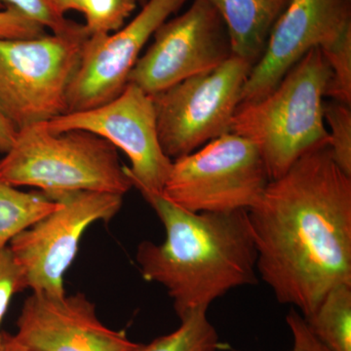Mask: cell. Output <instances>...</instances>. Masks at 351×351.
<instances>
[{"label": "cell", "mask_w": 351, "mask_h": 351, "mask_svg": "<svg viewBox=\"0 0 351 351\" xmlns=\"http://www.w3.org/2000/svg\"><path fill=\"white\" fill-rule=\"evenodd\" d=\"M152 38L127 82L151 96L211 71L232 56L226 25L205 0H193L184 13L166 21Z\"/></svg>", "instance_id": "cell-9"}, {"label": "cell", "mask_w": 351, "mask_h": 351, "mask_svg": "<svg viewBox=\"0 0 351 351\" xmlns=\"http://www.w3.org/2000/svg\"><path fill=\"white\" fill-rule=\"evenodd\" d=\"M270 181L257 147L228 133L173 160L161 195L193 213L248 211Z\"/></svg>", "instance_id": "cell-6"}, {"label": "cell", "mask_w": 351, "mask_h": 351, "mask_svg": "<svg viewBox=\"0 0 351 351\" xmlns=\"http://www.w3.org/2000/svg\"><path fill=\"white\" fill-rule=\"evenodd\" d=\"M286 323L293 339L292 348L289 351H329L314 336L304 316L294 307L289 311Z\"/></svg>", "instance_id": "cell-24"}, {"label": "cell", "mask_w": 351, "mask_h": 351, "mask_svg": "<svg viewBox=\"0 0 351 351\" xmlns=\"http://www.w3.org/2000/svg\"><path fill=\"white\" fill-rule=\"evenodd\" d=\"M16 134H17V130L15 127L7 120L0 110V152L5 154L8 152L13 144Z\"/></svg>", "instance_id": "cell-25"}, {"label": "cell", "mask_w": 351, "mask_h": 351, "mask_svg": "<svg viewBox=\"0 0 351 351\" xmlns=\"http://www.w3.org/2000/svg\"><path fill=\"white\" fill-rule=\"evenodd\" d=\"M2 341H3V338H2V332H0V350H1L2 348Z\"/></svg>", "instance_id": "cell-27"}, {"label": "cell", "mask_w": 351, "mask_h": 351, "mask_svg": "<svg viewBox=\"0 0 351 351\" xmlns=\"http://www.w3.org/2000/svg\"><path fill=\"white\" fill-rule=\"evenodd\" d=\"M252 68L232 55L217 68L152 96L159 143L171 160L230 133Z\"/></svg>", "instance_id": "cell-7"}, {"label": "cell", "mask_w": 351, "mask_h": 351, "mask_svg": "<svg viewBox=\"0 0 351 351\" xmlns=\"http://www.w3.org/2000/svg\"><path fill=\"white\" fill-rule=\"evenodd\" d=\"M55 133L82 129L96 134L121 149L130 160L126 167L133 188L141 195H162L173 160L161 149L156 108L151 95L127 83L113 100L99 107L69 112L46 122Z\"/></svg>", "instance_id": "cell-10"}, {"label": "cell", "mask_w": 351, "mask_h": 351, "mask_svg": "<svg viewBox=\"0 0 351 351\" xmlns=\"http://www.w3.org/2000/svg\"><path fill=\"white\" fill-rule=\"evenodd\" d=\"M145 1H147V0H138V4H140V5H143V4H145Z\"/></svg>", "instance_id": "cell-28"}, {"label": "cell", "mask_w": 351, "mask_h": 351, "mask_svg": "<svg viewBox=\"0 0 351 351\" xmlns=\"http://www.w3.org/2000/svg\"><path fill=\"white\" fill-rule=\"evenodd\" d=\"M15 338L34 351H138L143 343L106 326L86 295L32 292L17 321Z\"/></svg>", "instance_id": "cell-13"}, {"label": "cell", "mask_w": 351, "mask_h": 351, "mask_svg": "<svg viewBox=\"0 0 351 351\" xmlns=\"http://www.w3.org/2000/svg\"><path fill=\"white\" fill-rule=\"evenodd\" d=\"M59 205L43 193H25L0 180V251Z\"/></svg>", "instance_id": "cell-16"}, {"label": "cell", "mask_w": 351, "mask_h": 351, "mask_svg": "<svg viewBox=\"0 0 351 351\" xmlns=\"http://www.w3.org/2000/svg\"><path fill=\"white\" fill-rule=\"evenodd\" d=\"M324 119L329 126L327 147L332 160L351 177V108L338 101L324 104Z\"/></svg>", "instance_id": "cell-20"}, {"label": "cell", "mask_w": 351, "mask_h": 351, "mask_svg": "<svg viewBox=\"0 0 351 351\" xmlns=\"http://www.w3.org/2000/svg\"><path fill=\"white\" fill-rule=\"evenodd\" d=\"M188 1L147 0L140 12L117 31L89 36L69 84V112L90 110L117 98L145 44Z\"/></svg>", "instance_id": "cell-11"}, {"label": "cell", "mask_w": 351, "mask_h": 351, "mask_svg": "<svg viewBox=\"0 0 351 351\" xmlns=\"http://www.w3.org/2000/svg\"><path fill=\"white\" fill-rule=\"evenodd\" d=\"M89 38L66 34L0 38V110L16 130L69 112L68 91Z\"/></svg>", "instance_id": "cell-5"}, {"label": "cell", "mask_w": 351, "mask_h": 351, "mask_svg": "<svg viewBox=\"0 0 351 351\" xmlns=\"http://www.w3.org/2000/svg\"><path fill=\"white\" fill-rule=\"evenodd\" d=\"M350 27V0H290L251 69L239 105L267 96L309 51L332 43Z\"/></svg>", "instance_id": "cell-12"}, {"label": "cell", "mask_w": 351, "mask_h": 351, "mask_svg": "<svg viewBox=\"0 0 351 351\" xmlns=\"http://www.w3.org/2000/svg\"><path fill=\"white\" fill-rule=\"evenodd\" d=\"M2 338L3 341H2V348L0 351H34L20 343L13 335L2 332Z\"/></svg>", "instance_id": "cell-26"}, {"label": "cell", "mask_w": 351, "mask_h": 351, "mask_svg": "<svg viewBox=\"0 0 351 351\" xmlns=\"http://www.w3.org/2000/svg\"><path fill=\"white\" fill-rule=\"evenodd\" d=\"M350 1H351V0H350Z\"/></svg>", "instance_id": "cell-29"}, {"label": "cell", "mask_w": 351, "mask_h": 351, "mask_svg": "<svg viewBox=\"0 0 351 351\" xmlns=\"http://www.w3.org/2000/svg\"><path fill=\"white\" fill-rule=\"evenodd\" d=\"M304 319L328 350L351 351V285L332 288Z\"/></svg>", "instance_id": "cell-15"}, {"label": "cell", "mask_w": 351, "mask_h": 351, "mask_svg": "<svg viewBox=\"0 0 351 351\" xmlns=\"http://www.w3.org/2000/svg\"><path fill=\"white\" fill-rule=\"evenodd\" d=\"M207 309H198L180 318L174 332L142 345L138 351H219V335L207 316Z\"/></svg>", "instance_id": "cell-17"}, {"label": "cell", "mask_w": 351, "mask_h": 351, "mask_svg": "<svg viewBox=\"0 0 351 351\" xmlns=\"http://www.w3.org/2000/svg\"><path fill=\"white\" fill-rule=\"evenodd\" d=\"M223 20L232 55L255 64L290 0H205Z\"/></svg>", "instance_id": "cell-14"}, {"label": "cell", "mask_w": 351, "mask_h": 351, "mask_svg": "<svg viewBox=\"0 0 351 351\" xmlns=\"http://www.w3.org/2000/svg\"><path fill=\"white\" fill-rule=\"evenodd\" d=\"M27 288L24 272L7 246L0 251V326L13 295Z\"/></svg>", "instance_id": "cell-22"}, {"label": "cell", "mask_w": 351, "mask_h": 351, "mask_svg": "<svg viewBox=\"0 0 351 351\" xmlns=\"http://www.w3.org/2000/svg\"><path fill=\"white\" fill-rule=\"evenodd\" d=\"M43 25L11 7L0 8V38H38L46 34Z\"/></svg>", "instance_id": "cell-23"}, {"label": "cell", "mask_w": 351, "mask_h": 351, "mask_svg": "<svg viewBox=\"0 0 351 351\" xmlns=\"http://www.w3.org/2000/svg\"><path fill=\"white\" fill-rule=\"evenodd\" d=\"M0 159V180L10 186H32L46 196L68 191H95L124 196L132 188L117 147L82 129L55 133L45 123L17 130Z\"/></svg>", "instance_id": "cell-4"}, {"label": "cell", "mask_w": 351, "mask_h": 351, "mask_svg": "<svg viewBox=\"0 0 351 351\" xmlns=\"http://www.w3.org/2000/svg\"><path fill=\"white\" fill-rule=\"evenodd\" d=\"M331 71L320 48H313L267 96L241 104L230 133L257 147L270 180L285 174L304 154L327 147L324 97Z\"/></svg>", "instance_id": "cell-3"}, {"label": "cell", "mask_w": 351, "mask_h": 351, "mask_svg": "<svg viewBox=\"0 0 351 351\" xmlns=\"http://www.w3.org/2000/svg\"><path fill=\"white\" fill-rule=\"evenodd\" d=\"M320 50L331 71L326 97L350 107L351 27L332 43L321 47Z\"/></svg>", "instance_id": "cell-19"}, {"label": "cell", "mask_w": 351, "mask_h": 351, "mask_svg": "<svg viewBox=\"0 0 351 351\" xmlns=\"http://www.w3.org/2000/svg\"><path fill=\"white\" fill-rule=\"evenodd\" d=\"M248 217L258 276L280 304L307 318L330 290L351 285V177L328 147L271 180Z\"/></svg>", "instance_id": "cell-1"}, {"label": "cell", "mask_w": 351, "mask_h": 351, "mask_svg": "<svg viewBox=\"0 0 351 351\" xmlns=\"http://www.w3.org/2000/svg\"><path fill=\"white\" fill-rule=\"evenodd\" d=\"M60 203L54 211L16 235L9 248L32 292L66 294L64 277L75 261L80 240L96 221L117 216L123 196L95 191H68L49 196Z\"/></svg>", "instance_id": "cell-8"}, {"label": "cell", "mask_w": 351, "mask_h": 351, "mask_svg": "<svg viewBox=\"0 0 351 351\" xmlns=\"http://www.w3.org/2000/svg\"><path fill=\"white\" fill-rule=\"evenodd\" d=\"M6 7L16 9L52 34L73 32L83 27L66 18L59 0H0V8Z\"/></svg>", "instance_id": "cell-21"}, {"label": "cell", "mask_w": 351, "mask_h": 351, "mask_svg": "<svg viewBox=\"0 0 351 351\" xmlns=\"http://www.w3.org/2000/svg\"><path fill=\"white\" fill-rule=\"evenodd\" d=\"M163 223L165 240L143 241L136 260L147 281L162 285L178 317L233 289L258 283L257 250L248 211L193 213L158 193L143 195Z\"/></svg>", "instance_id": "cell-2"}, {"label": "cell", "mask_w": 351, "mask_h": 351, "mask_svg": "<svg viewBox=\"0 0 351 351\" xmlns=\"http://www.w3.org/2000/svg\"><path fill=\"white\" fill-rule=\"evenodd\" d=\"M64 12L77 11L90 36L119 29L138 5V0H59Z\"/></svg>", "instance_id": "cell-18"}]
</instances>
